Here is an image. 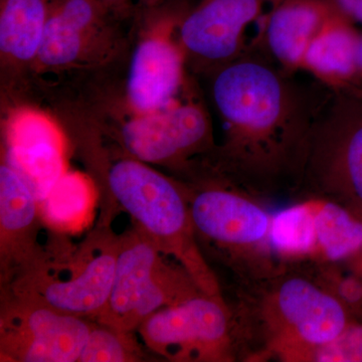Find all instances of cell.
<instances>
[{"mask_svg": "<svg viewBox=\"0 0 362 362\" xmlns=\"http://www.w3.org/2000/svg\"><path fill=\"white\" fill-rule=\"evenodd\" d=\"M325 96L317 98L259 59L218 74L213 99L226 129L230 170L247 187L300 180L309 136Z\"/></svg>", "mask_w": 362, "mask_h": 362, "instance_id": "cell-1", "label": "cell"}, {"mask_svg": "<svg viewBox=\"0 0 362 362\" xmlns=\"http://www.w3.org/2000/svg\"><path fill=\"white\" fill-rule=\"evenodd\" d=\"M108 181L114 197L141 226L143 233L180 262L202 293L218 297L216 279L195 243L189 206L175 185L135 158L117 161Z\"/></svg>", "mask_w": 362, "mask_h": 362, "instance_id": "cell-2", "label": "cell"}, {"mask_svg": "<svg viewBox=\"0 0 362 362\" xmlns=\"http://www.w3.org/2000/svg\"><path fill=\"white\" fill-rule=\"evenodd\" d=\"M334 90L317 113L299 181L362 216V90Z\"/></svg>", "mask_w": 362, "mask_h": 362, "instance_id": "cell-3", "label": "cell"}, {"mask_svg": "<svg viewBox=\"0 0 362 362\" xmlns=\"http://www.w3.org/2000/svg\"><path fill=\"white\" fill-rule=\"evenodd\" d=\"M165 255L145 235L119 247L110 297L97 316L100 324L132 332L160 309L202 294L189 273Z\"/></svg>", "mask_w": 362, "mask_h": 362, "instance_id": "cell-4", "label": "cell"}, {"mask_svg": "<svg viewBox=\"0 0 362 362\" xmlns=\"http://www.w3.org/2000/svg\"><path fill=\"white\" fill-rule=\"evenodd\" d=\"M267 316L275 331L276 346L295 358L330 342L349 326L346 305L307 279H285L274 289Z\"/></svg>", "mask_w": 362, "mask_h": 362, "instance_id": "cell-5", "label": "cell"}, {"mask_svg": "<svg viewBox=\"0 0 362 362\" xmlns=\"http://www.w3.org/2000/svg\"><path fill=\"white\" fill-rule=\"evenodd\" d=\"M228 331L226 310L206 294L160 309L139 326L145 345L175 361H223L230 349Z\"/></svg>", "mask_w": 362, "mask_h": 362, "instance_id": "cell-6", "label": "cell"}, {"mask_svg": "<svg viewBox=\"0 0 362 362\" xmlns=\"http://www.w3.org/2000/svg\"><path fill=\"white\" fill-rule=\"evenodd\" d=\"M194 230L233 254L266 261L276 254L270 242L272 216L251 197L226 189H206L189 206Z\"/></svg>", "mask_w": 362, "mask_h": 362, "instance_id": "cell-7", "label": "cell"}, {"mask_svg": "<svg viewBox=\"0 0 362 362\" xmlns=\"http://www.w3.org/2000/svg\"><path fill=\"white\" fill-rule=\"evenodd\" d=\"M90 328L82 317L33 304L4 320L2 351L16 361H78Z\"/></svg>", "mask_w": 362, "mask_h": 362, "instance_id": "cell-8", "label": "cell"}, {"mask_svg": "<svg viewBox=\"0 0 362 362\" xmlns=\"http://www.w3.org/2000/svg\"><path fill=\"white\" fill-rule=\"evenodd\" d=\"M6 146L4 162L25 178L39 202L68 171L63 133L42 112H13L6 125Z\"/></svg>", "mask_w": 362, "mask_h": 362, "instance_id": "cell-9", "label": "cell"}, {"mask_svg": "<svg viewBox=\"0 0 362 362\" xmlns=\"http://www.w3.org/2000/svg\"><path fill=\"white\" fill-rule=\"evenodd\" d=\"M209 131L201 107L176 101L160 110L134 114L124 123L121 137L135 159L157 163L194 151L206 143Z\"/></svg>", "mask_w": 362, "mask_h": 362, "instance_id": "cell-10", "label": "cell"}, {"mask_svg": "<svg viewBox=\"0 0 362 362\" xmlns=\"http://www.w3.org/2000/svg\"><path fill=\"white\" fill-rule=\"evenodd\" d=\"M262 6L263 0H204L181 23L182 49L209 62L235 58L245 30Z\"/></svg>", "mask_w": 362, "mask_h": 362, "instance_id": "cell-11", "label": "cell"}, {"mask_svg": "<svg viewBox=\"0 0 362 362\" xmlns=\"http://www.w3.org/2000/svg\"><path fill=\"white\" fill-rule=\"evenodd\" d=\"M183 49L168 35L152 33L136 47L127 80V100L134 114L175 103L183 81Z\"/></svg>", "mask_w": 362, "mask_h": 362, "instance_id": "cell-12", "label": "cell"}, {"mask_svg": "<svg viewBox=\"0 0 362 362\" xmlns=\"http://www.w3.org/2000/svg\"><path fill=\"white\" fill-rule=\"evenodd\" d=\"M108 9L102 0H49V16L35 63L44 69L76 65Z\"/></svg>", "mask_w": 362, "mask_h": 362, "instance_id": "cell-13", "label": "cell"}, {"mask_svg": "<svg viewBox=\"0 0 362 362\" xmlns=\"http://www.w3.org/2000/svg\"><path fill=\"white\" fill-rule=\"evenodd\" d=\"M340 11L337 0H281L266 28L272 54L288 70L304 68L312 40Z\"/></svg>", "mask_w": 362, "mask_h": 362, "instance_id": "cell-14", "label": "cell"}, {"mask_svg": "<svg viewBox=\"0 0 362 362\" xmlns=\"http://www.w3.org/2000/svg\"><path fill=\"white\" fill-rule=\"evenodd\" d=\"M116 259L117 252H103L71 278L47 281L40 287V304L76 316L97 317L110 297Z\"/></svg>", "mask_w": 362, "mask_h": 362, "instance_id": "cell-15", "label": "cell"}, {"mask_svg": "<svg viewBox=\"0 0 362 362\" xmlns=\"http://www.w3.org/2000/svg\"><path fill=\"white\" fill-rule=\"evenodd\" d=\"M343 11L335 14L312 40L304 68L335 88H345L356 78L361 37L347 23Z\"/></svg>", "mask_w": 362, "mask_h": 362, "instance_id": "cell-16", "label": "cell"}, {"mask_svg": "<svg viewBox=\"0 0 362 362\" xmlns=\"http://www.w3.org/2000/svg\"><path fill=\"white\" fill-rule=\"evenodd\" d=\"M49 16V0H0V51L16 64L35 62Z\"/></svg>", "mask_w": 362, "mask_h": 362, "instance_id": "cell-17", "label": "cell"}, {"mask_svg": "<svg viewBox=\"0 0 362 362\" xmlns=\"http://www.w3.org/2000/svg\"><path fill=\"white\" fill-rule=\"evenodd\" d=\"M315 204L316 252L330 262L349 258L362 250V216L338 202Z\"/></svg>", "mask_w": 362, "mask_h": 362, "instance_id": "cell-18", "label": "cell"}, {"mask_svg": "<svg viewBox=\"0 0 362 362\" xmlns=\"http://www.w3.org/2000/svg\"><path fill=\"white\" fill-rule=\"evenodd\" d=\"M93 202L90 181L82 173L66 171L39 202V211L54 228L74 230L87 220Z\"/></svg>", "mask_w": 362, "mask_h": 362, "instance_id": "cell-19", "label": "cell"}, {"mask_svg": "<svg viewBox=\"0 0 362 362\" xmlns=\"http://www.w3.org/2000/svg\"><path fill=\"white\" fill-rule=\"evenodd\" d=\"M39 211L37 195L25 178L6 162L0 166V225L2 240L28 232Z\"/></svg>", "mask_w": 362, "mask_h": 362, "instance_id": "cell-20", "label": "cell"}, {"mask_svg": "<svg viewBox=\"0 0 362 362\" xmlns=\"http://www.w3.org/2000/svg\"><path fill=\"white\" fill-rule=\"evenodd\" d=\"M270 242L276 254L299 257L315 254L314 202L298 204L272 216Z\"/></svg>", "mask_w": 362, "mask_h": 362, "instance_id": "cell-21", "label": "cell"}, {"mask_svg": "<svg viewBox=\"0 0 362 362\" xmlns=\"http://www.w3.org/2000/svg\"><path fill=\"white\" fill-rule=\"evenodd\" d=\"M141 358V350L132 332L100 324L90 328L80 362H128Z\"/></svg>", "mask_w": 362, "mask_h": 362, "instance_id": "cell-22", "label": "cell"}, {"mask_svg": "<svg viewBox=\"0 0 362 362\" xmlns=\"http://www.w3.org/2000/svg\"><path fill=\"white\" fill-rule=\"evenodd\" d=\"M307 358L313 361L362 362V323L350 322L337 338L312 349Z\"/></svg>", "mask_w": 362, "mask_h": 362, "instance_id": "cell-23", "label": "cell"}, {"mask_svg": "<svg viewBox=\"0 0 362 362\" xmlns=\"http://www.w3.org/2000/svg\"><path fill=\"white\" fill-rule=\"evenodd\" d=\"M343 11L349 18L362 23V0H337Z\"/></svg>", "mask_w": 362, "mask_h": 362, "instance_id": "cell-24", "label": "cell"}, {"mask_svg": "<svg viewBox=\"0 0 362 362\" xmlns=\"http://www.w3.org/2000/svg\"><path fill=\"white\" fill-rule=\"evenodd\" d=\"M109 11H121L127 6L129 0H102Z\"/></svg>", "mask_w": 362, "mask_h": 362, "instance_id": "cell-25", "label": "cell"}, {"mask_svg": "<svg viewBox=\"0 0 362 362\" xmlns=\"http://www.w3.org/2000/svg\"><path fill=\"white\" fill-rule=\"evenodd\" d=\"M357 80H361L362 82V37H361V42H359L358 52H357ZM362 90L361 89H356Z\"/></svg>", "mask_w": 362, "mask_h": 362, "instance_id": "cell-26", "label": "cell"}, {"mask_svg": "<svg viewBox=\"0 0 362 362\" xmlns=\"http://www.w3.org/2000/svg\"><path fill=\"white\" fill-rule=\"evenodd\" d=\"M359 280H361V282H362V278H359Z\"/></svg>", "mask_w": 362, "mask_h": 362, "instance_id": "cell-27", "label": "cell"}]
</instances>
